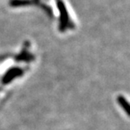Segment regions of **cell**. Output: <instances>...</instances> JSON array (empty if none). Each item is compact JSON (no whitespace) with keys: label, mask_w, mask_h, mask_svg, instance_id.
<instances>
[{"label":"cell","mask_w":130,"mask_h":130,"mask_svg":"<svg viewBox=\"0 0 130 130\" xmlns=\"http://www.w3.org/2000/svg\"><path fill=\"white\" fill-rule=\"evenodd\" d=\"M57 5H58L59 14H60L59 15V30H60V31H65L67 29H69V28L74 26V25L70 20L69 13H68L64 3L62 0H58Z\"/></svg>","instance_id":"obj_1"},{"label":"cell","mask_w":130,"mask_h":130,"mask_svg":"<svg viewBox=\"0 0 130 130\" xmlns=\"http://www.w3.org/2000/svg\"><path fill=\"white\" fill-rule=\"evenodd\" d=\"M24 73V70H23L21 68L19 67H15V68H11L10 69H9L8 71L5 73V74L4 75L2 79V81L4 84H9L14 80L16 78L21 76Z\"/></svg>","instance_id":"obj_2"},{"label":"cell","mask_w":130,"mask_h":130,"mask_svg":"<svg viewBox=\"0 0 130 130\" xmlns=\"http://www.w3.org/2000/svg\"><path fill=\"white\" fill-rule=\"evenodd\" d=\"M39 0H11L9 4L13 7L27 6V5L37 4Z\"/></svg>","instance_id":"obj_3"},{"label":"cell","mask_w":130,"mask_h":130,"mask_svg":"<svg viewBox=\"0 0 130 130\" xmlns=\"http://www.w3.org/2000/svg\"><path fill=\"white\" fill-rule=\"evenodd\" d=\"M118 102L119 105L121 106V107L125 111L126 114L129 117L130 115V107H129V104L128 102V101L126 100V98L123 96V95H119L118 97Z\"/></svg>","instance_id":"obj_4"},{"label":"cell","mask_w":130,"mask_h":130,"mask_svg":"<svg viewBox=\"0 0 130 130\" xmlns=\"http://www.w3.org/2000/svg\"><path fill=\"white\" fill-rule=\"evenodd\" d=\"M34 59V57L30 54L27 50H24L21 52V53L17 57V60L18 61H26L30 62V60Z\"/></svg>","instance_id":"obj_5"}]
</instances>
